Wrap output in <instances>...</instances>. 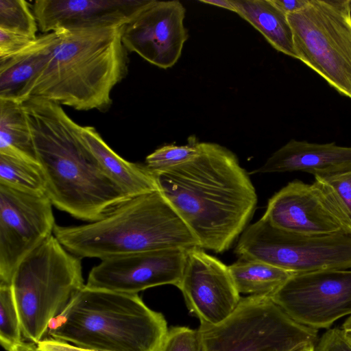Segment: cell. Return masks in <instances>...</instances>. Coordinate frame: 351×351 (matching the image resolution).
I'll list each match as a JSON object with an SVG mask.
<instances>
[{
    "label": "cell",
    "instance_id": "cell-10",
    "mask_svg": "<svg viewBox=\"0 0 351 351\" xmlns=\"http://www.w3.org/2000/svg\"><path fill=\"white\" fill-rule=\"evenodd\" d=\"M269 297L296 322L328 328L351 315V269L293 274Z\"/></svg>",
    "mask_w": 351,
    "mask_h": 351
},
{
    "label": "cell",
    "instance_id": "cell-1",
    "mask_svg": "<svg viewBox=\"0 0 351 351\" xmlns=\"http://www.w3.org/2000/svg\"><path fill=\"white\" fill-rule=\"evenodd\" d=\"M156 176L160 192L204 250H229L256 207L247 172L233 152L217 143L200 142L194 158Z\"/></svg>",
    "mask_w": 351,
    "mask_h": 351
},
{
    "label": "cell",
    "instance_id": "cell-13",
    "mask_svg": "<svg viewBox=\"0 0 351 351\" xmlns=\"http://www.w3.org/2000/svg\"><path fill=\"white\" fill-rule=\"evenodd\" d=\"M188 249H165L101 260L90 270L86 286L138 294L154 287L180 284Z\"/></svg>",
    "mask_w": 351,
    "mask_h": 351
},
{
    "label": "cell",
    "instance_id": "cell-37",
    "mask_svg": "<svg viewBox=\"0 0 351 351\" xmlns=\"http://www.w3.org/2000/svg\"><path fill=\"white\" fill-rule=\"evenodd\" d=\"M347 337L351 341V329L343 330Z\"/></svg>",
    "mask_w": 351,
    "mask_h": 351
},
{
    "label": "cell",
    "instance_id": "cell-31",
    "mask_svg": "<svg viewBox=\"0 0 351 351\" xmlns=\"http://www.w3.org/2000/svg\"><path fill=\"white\" fill-rule=\"evenodd\" d=\"M36 345L41 351H97L80 348L53 338L43 339Z\"/></svg>",
    "mask_w": 351,
    "mask_h": 351
},
{
    "label": "cell",
    "instance_id": "cell-14",
    "mask_svg": "<svg viewBox=\"0 0 351 351\" xmlns=\"http://www.w3.org/2000/svg\"><path fill=\"white\" fill-rule=\"evenodd\" d=\"M178 288L189 311L203 324L221 323L241 299L228 266L199 247L187 250Z\"/></svg>",
    "mask_w": 351,
    "mask_h": 351
},
{
    "label": "cell",
    "instance_id": "cell-4",
    "mask_svg": "<svg viewBox=\"0 0 351 351\" xmlns=\"http://www.w3.org/2000/svg\"><path fill=\"white\" fill-rule=\"evenodd\" d=\"M53 234L68 252L81 259L101 261L152 250L199 247L160 191L130 198L93 222L56 224Z\"/></svg>",
    "mask_w": 351,
    "mask_h": 351
},
{
    "label": "cell",
    "instance_id": "cell-3",
    "mask_svg": "<svg viewBox=\"0 0 351 351\" xmlns=\"http://www.w3.org/2000/svg\"><path fill=\"white\" fill-rule=\"evenodd\" d=\"M123 25L55 31L58 40L28 98H43L77 110H109L112 90L128 71Z\"/></svg>",
    "mask_w": 351,
    "mask_h": 351
},
{
    "label": "cell",
    "instance_id": "cell-21",
    "mask_svg": "<svg viewBox=\"0 0 351 351\" xmlns=\"http://www.w3.org/2000/svg\"><path fill=\"white\" fill-rule=\"evenodd\" d=\"M228 267L239 293L250 295L269 296L293 274L251 259L239 258Z\"/></svg>",
    "mask_w": 351,
    "mask_h": 351
},
{
    "label": "cell",
    "instance_id": "cell-12",
    "mask_svg": "<svg viewBox=\"0 0 351 351\" xmlns=\"http://www.w3.org/2000/svg\"><path fill=\"white\" fill-rule=\"evenodd\" d=\"M185 13L179 1L152 0L123 25L124 47L160 69L172 67L189 38Z\"/></svg>",
    "mask_w": 351,
    "mask_h": 351
},
{
    "label": "cell",
    "instance_id": "cell-20",
    "mask_svg": "<svg viewBox=\"0 0 351 351\" xmlns=\"http://www.w3.org/2000/svg\"><path fill=\"white\" fill-rule=\"evenodd\" d=\"M235 12L251 24L278 51L298 59L287 16L271 0H232Z\"/></svg>",
    "mask_w": 351,
    "mask_h": 351
},
{
    "label": "cell",
    "instance_id": "cell-9",
    "mask_svg": "<svg viewBox=\"0 0 351 351\" xmlns=\"http://www.w3.org/2000/svg\"><path fill=\"white\" fill-rule=\"evenodd\" d=\"M234 253L293 274L351 269V235L298 234L279 229L261 217L246 227Z\"/></svg>",
    "mask_w": 351,
    "mask_h": 351
},
{
    "label": "cell",
    "instance_id": "cell-25",
    "mask_svg": "<svg viewBox=\"0 0 351 351\" xmlns=\"http://www.w3.org/2000/svg\"><path fill=\"white\" fill-rule=\"evenodd\" d=\"M11 284L0 282V342L7 351H14L23 341Z\"/></svg>",
    "mask_w": 351,
    "mask_h": 351
},
{
    "label": "cell",
    "instance_id": "cell-33",
    "mask_svg": "<svg viewBox=\"0 0 351 351\" xmlns=\"http://www.w3.org/2000/svg\"><path fill=\"white\" fill-rule=\"evenodd\" d=\"M200 2L235 12L232 0H199Z\"/></svg>",
    "mask_w": 351,
    "mask_h": 351
},
{
    "label": "cell",
    "instance_id": "cell-23",
    "mask_svg": "<svg viewBox=\"0 0 351 351\" xmlns=\"http://www.w3.org/2000/svg\"><path fill=\"white\" fill-rule=\"evenodd\" d=\"M0 184L45 195V180L37 160L16 154L0 153Z\"/></svg>",
    "mask_w": 351,
    "mask_h": 351
},
{
    "label": "cell",
    "instance_id": "cell-6",
    "mask_svg": "<svg viewBox=\"0 0 351 351\" xmlns=\"http://www.w3.org/2000/svg\"><path fill=\"white\" fill-rule=\"evenodd\" d=\"M81 258L53 234L16 267L11 286L23 336L35 344L49 324L85 286Z\"/></svg>",
    "mask_w": 351,
    "mask_h": 351
},
{
    "label": "cell",
    "instance_id": "cell-24",
    "mask_svg": "<svg viewBox=\"0 0 351 351\" xmlns=\"http://www.w3.org/2000/svg\"><path fill=\"white\" fill-rule=\"evenodd\" d=\"M315 182L351 235V172L328 178L316 177Z\"/></svg>",
    "mask_w": 351,
    "mask_h": 351
},
{
    "label": "cell",
    "instance_id": "cell-8",
    "mask_svg": "<svg viewBox=\"0 0 351 351\" xmlns=\"http://www.w3.org/2000/svg\"><path fill=\"white\" fill-rule=\"evenodd\" d=\"M198 329L205 351H295L318 341V330L292 319L267 295L241 298L226 320Z\"/></svg>",
    "mask_w": 351,
    "mask_h": 351
},
{
    "label": "cell",
    "instance_id": "cell-36",
    "mask_svg": "<svg viewBox=\"0 0 351 351\" xmlns=\"http://www.w3.org/2000/svg\"><path fill=\"white\" fill-rule=\"evenodd\" d=\"M343 330L351 329V315L349 316L343 322L342 325Z\"/></svg>",
    "mask_w": 351,
    "mask_h": 351
},
{
    "label": "cell",
    "instance_id": "cell-35",
    "mask_svg": "<svg viewBox=\"0 0 351 351\" xmlns=\"http://www.w3.org/2000/svg\"><path fill=\"white\" fill-rule=\"evenodd\" d=\"M315 346V344H307L302 346L295 351H314Z\"/></svg>",
    "mask_w": 351,
    "mask_h": 351
},
{
    "label": "cell",
    "instance_id": "cell-5",
    "mask_svg": "<svg viewBox=\"0 0 351 351\" xmlns=\"http://www.w3.org/2000/svg\"><path fill=\"white\" fill-rule=\"evenodd\" d=\"M163 315L138 294L84 287L49 324L51 338L97 351H159Z\"/></svg>",
    "mask_w": 351,
    "mask_h": 351
},
{
    "label": "cell",
    "instance_id": "cell-22",
    "mask_svg": "<svg viewBox=\"0 0 351 351\" xmlns=\"http://www.w3.org/2000/svg\"><path fill=\"white\" fill-rule=\"evenodd\" d=\"M3 152L36 160L22 103L0 99V153Z\"/></svg>",
    "mask_w": 351,
    "mask_h": 351
},
{
    "label": "cell",
    "instance_id": "cell-34",
    "mask_svg": "<svg viewBox=\"0 0 351 351\" xmlns=\"http://www.w3.org/2000/svg\"><path fill=\"white\" fill-rule=\"evenodd\" d=\"M14 351H41L38 346L32 342L23 341Z\"/></svg>",
    "mask_w": 351,
    "mask_h": 351
},
{
    "label": "cell",
    "instance_id": "cell-11",
    "mask_svg": "<svg viewBox=\"0 0 351 351\" xmlns=\"http://www.w3.org/2000/svg\"><path fill=\"white\" fill-rule=\"evenodd\" d=\"M56 225L46 195L0 184V282L11 284L19 263L52 235Z\"/></svg>",
    "mask_w": 351,
    "mask_h": 351
},
{
    "label": "cell",
    "instance_id": "cell-2",
    "mask_svg": "<svg viewBox=\"0 0 351 351\" xmlns=\"http://www.w3.org/2000/svg\"><path fill=\"white\" fill-rule=\"evenodd\" d=\"M35 155L52 205L93 222L130 199L105 173L61 105L29 97L22 102Z\"/></svg>",
    "mask_w": 351,
    "mask_h": 351
},
{
    "label": "cell",
    "instance_id": "cell-29",
    "mask_svg": "<svg viewBox=\"0 0 351 351\" xmlns=\"http://www.w3.org/2000/svg\"><path fill=\"white\" fill-rule=\"evenodd\" d=\"M314 351H351V341L342 328L328 329L318 339Z\"/></svg>",
    "mask_w": 351,
    "mask_h": 351
},
{
    "label": "cell",
    "instance_id": "cell-28",
    "mask_svg": "<svg viewBox=\"0 0 351 351\" xmlns=\"http://www.w3.org/2000/svg\"><path fill=\"white\" fill-rule=\"evenodd\" d=\"M159 351H205L199 329L173 326L168 330Z\"/></svg>",
    "mask_w": 351,
    "mask_h": 351
},
{
    "label": "cell",
    "instance_id": "cell-26",
    "mask_svg": "<svg viewBox=\"0 0 351 351\" xmlns=\"http://www.w3.org/2000/svg\"><path fill=\"white\" fill-rule=\"evenodd\" d=\"M38 23L32 6L25 0H0V29L36 38Z\"/></svg>",
    "mask_w": 351,
    "mask_h": 351
},
{
    "label": "cell",
    "instance_id": "cell-15",
    "mask_svg": "<svg viewBox=\"0 0 351 351\" xmlns=\"http://www.w3.org/2000/svg\"><path fill=\"white\" fill-rule=\"evenodd\" d=\"M262 217L276 228L298 234H347L315 181L289 182L269 199Z\"/></svg>",
    "mask_w": 351,
    "mask_h": 351
},
{
    "label": "cell",
    "instance_id": "cell-19",
    "mask_svg": "<svg viewBox=\"0 0 351 351\" xmlns=\"http://www.w3.org/2000/svg\"><path fill=\"white\" fill-rule=\"evenodd\" d=\"M80 135L107 176L130 198L160 191L156 175L145 165L122 158L94 127L81 126Z\"/></svg>",
    "mask_w": 351,
    "mask_h": 351
},
{
    "label": "cell",
    "instance_id": "cell-30",
    "mask_svg": "<svg viewBox=\"0 0 351 351\" xmlns=\"http://www.w3.org/2000/svg\"><path fill=\"white\" fill-rule=\"evenodd\" d=\"M35 39L0 29V59L20 52L31 45Z\"/></svg>",
    "mask_w": 351,
    "mask_h": 351
},
{
    "label": "cell",
    "instance_id": "cell-16",
    "mask_svg": "<svg viewBox=\"0 0 351 351\" xmlns=\"http://www.w3.org/2000/svg\"><path fill=\"white\" fill-rule=\"evenodd\" d=\"M152 0H36L32 10L45 34L123 25Z\"/></svg>",
    "mask_w": 351,
    "mask_h": 351
},
{
    "label": "cell",
    "instance_id": "cell-18",
    "mask_svg": "<svg viewBox=\"0 0 351 351\" xmlns=\"http://www.w3.org/2000/svg\"><path fill=\"white\" fill-rule=\"evenodd\" d=\"M58 40L55 32L37 37L20 52L0 59V99L22 103L48 63Z\"/></svg>",
    "mask_w": 351,
    "mask_h": 351
},
{
    "label": "cell",
    "instance_id": "cell-32",
    "mask_svg": "<svg viewBox=\"0 0 351 351\" xmlns=\"http://www.w3.org/2000/svg\"><path fill=\"white\" fill-rule=\"evenodd\" d=\"M309 0H271L273 3L287 16L304 8Z\"/></svg>",
    "mask_w": 351,
    "mask_h": 351
},
{
    "label": "cell",
    "instance_id": "cell-17",
    "mask_svg": "<svg viewBox=\"0 0 351 351\" xmlns=\"http://www.w3.org/2000/svg\"><path fill=\"white\" fill-rule=\"evenodd\" d=\"M302 171L328 178L351 172V147L291 139L252 173Z\"/></svg>",
    "mask_w": 351,
    "mask_h": 351
},
{
    "label": "cell",
    "instance_id": "cell-7",
    "mask_svg": "<svg viewBox=\"0 0 351 351\" xmlns=\"http://www.w3.org/2000/svg\"><path fill=\"white\" fill-rule=\"evenodd\" d=\"M287 19L298 60L351 99V0H309Z\"/></svg>",
    "mask_w": 351,
    "mask_h": 351
},
{
    "label": "cell",
    "instance_id": "cell-27",
    "mask_svg": "<svg viewBox=\"0 0 351 351\" xmlns=\"http://www.w3.org/2000/svg\"><path fill=\"white\" fill-rule=\"evenodd\" d=\"M199 148L200 142L195 137H189L186 145L171 144L156 149L146 157L145 165L156 175L191 160L199 153Z\"/></svg>",
    "mask_w": 351,
    "mask_h": 351
}]
</instances>
